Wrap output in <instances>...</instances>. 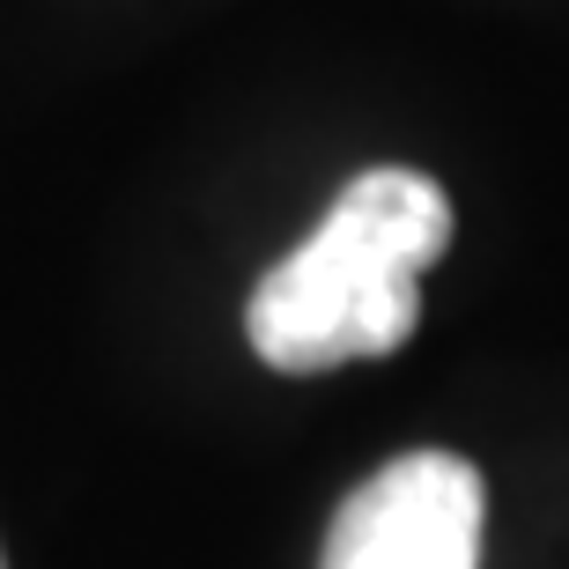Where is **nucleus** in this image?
<instances>
[{"instance_id": "2", "label": "nucleus", "mask_w": 569, "mask_h": 569, "mask_svg": "<svg viewBox=\"0 0 569 569\" xmlns=\"http://www.w3.org/2000/svg\"><path fill=\"white\" fill-rule=\"evenodd\" d=\"M318 569H481V473L451 451H407L340 503Z\"/></svg>"}, {"instance_id": "3", "label": "nucleus", "mask_w": 569, "mask_h": 569, "mask_svg": "<svg viewBox=\"0 0 569 569\" xmlns=\"http://www.w3.org/2000/svg\"><path fill=\"white\" fill-rule=\"evenodd\" d=\"M0 569H8V562H0Z\"/></svg>"}, {"instance_id": "1", "label": "nucleus", "mask_w": 569, "mask_h": 569, "mask_svg": "<svg viewBox=\"0 0 569 569\" xmlns=\"http://www.w3.org/2000/svg\"><path fill=\"white\" fill-rule=\"evenodd\" d=\"M451 244V200L422 170H362L252 289L244 333L289 378L392 356L422 318V274Z\"/></svg>"}]
</instances>
